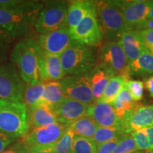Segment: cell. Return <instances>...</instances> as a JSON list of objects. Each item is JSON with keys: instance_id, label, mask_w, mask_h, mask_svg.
<instances>
[{"instance_id": "23", "label": "cell", "mask_w": 153, "mask_h": 153, "mask_svg": "<svg viewBox=\"0 0 153 153\" xmlns=\"http://www.w3.org/2000/svg\"><path fill=\"white\" fill-rule=\"evenodd\" d=\"M129 76H144L153 74V55L145 51L128 66Z\"/></svg>"}, {"instance_id": "7", "label": "cell", "mask_w": 153, "mask_h": 153, "mask_svg": "<svg viewBox=\"0 0 153 153\" xmlns=\"http://www.w3.org/2000/svg\"><path fill=\"white\" fill-rule=\"evenodd\" d=\"M100 65L106 69L113 76H129L128 63L121 45L118 41H107L99 50Z\"/></svg>"}, {"instance_id": "41", "label": "cell", "mask_w": 153, "mask_h": 153, "mask_svg": "<svg viewBox=\"0 0 153 153\" xmlns=\"http://www.w3.org/2000/svg\"><path fill=\"white\" fill-rule=\"evenodd\" d=\"M30 153H53L51 148H31L29 149Z\"/></svg>"}, {"instance_id": "5", "label": "cell", "mask_w": 153, "mask_h": 153, "mask_svg": "<svg viewBox=\"0 0 153 153\" xmlns=\"http://www.w3.org/2000/svg\"><path fill=\"white\" fill-rule=\"evenodd\" d=\"M66 75L81 74L89 72L97 65V59L90 47L72 40L60 55Z\"/></svg>"}, {"instance_id": "39", "label": "cell", "mask_w": 153, "mask_h": 153, "mask_svg": "<svg viewBox=\"0 0 153 153\" xmlns=\"http://www.w3.org/2000/svg\"><path fill=\"white\" fill-rule=\"evenodd\" d=\"M135 30L148 29L153 30V19H145L144 22H143L140 24L137 25L135 27Z\"/></svg>"}, {"instance_id": "18", "label": "cell", "mask_w": 153, "mask_h": 153, "mask_svg": "<svg viewBox=\"0 0 153 153\" xmlns=\"http://www.w3.org/2000/svg\"><path fill=\"white\" fill-rule=\"evenodd\" d=\"M118 42L125 53L128 66L147 50L139 32L135 30L124 32Z\"/></svg>"}, {"instance_id": "14", "label": "cell", "mask_w": 153, "mask_h": 153, "mask_svg": "<svg viewBox=\"0 0 153 153\" xmlns=\"http://www.w3.org/2000/svg\"><path fill=\"white\" fill-rule=\"evenodd\" d=\"M38 73L40 81L45 83L62 80L66 76V74L63 70L60 55L46 54L40 49Z\"/></svg>"}, {"instance_id": "33", "label": "cell", "mask_w": 153, "mask_h": 153, "mask_svg": "<svg viewBox=\"0 0 153 153\" xmlns=\"http://www.w3.org/2000/svg\"><path fill=\"white\" fill-rule=\"evenodd\" d=\"M138 151L136 144L131 133H126L120 137L113 153H132Z\"/></svg>"}, {"instance_id": "9", "label": "cell", "mask_w": 153, "mask_h": 153, "mask_svg": "<svg viewBox=\"0 0 153 153\" xmlns=\"http://www.w3.org/2000/svg\"><path fill=\"white\" fill-rule=\"evenodd\" d=\"M68 126L60 122L33 128L24 137L28 148H51L60 140Z\"/></svg>"}, {"instance_id": "22", "label": "cell", "mask_w": 153, "mask_h": 153, "mask_svg": "<svg viewBox=\"0 0 153 153\" xmlns=\"http://www.w3.org/2000/svg\"><path fill=\"white\" fill-rule=\"evenodd\" d=\"M60 82H49L45 84V89L41 104L53 109L66 98Z\"/></svg>"}, {"instance_id": "16", "label": "cell", "mask_w": 153, "mask_h": 153, "mask_svg": "<svg viewBox=\"0 0 153 153\" xmlns=\"http://www.w3.org/2000/svg\"><path fill=\"white\" fill-rule=\"evenodd\" d=\"M151 5L152 1H120V11L130 30L148 19Z\"/></svg>"}, {"instance_id": "45", "label": "cell", "mask_w": 153, "mask_h": 153, "mask_svg": "<svg viewBox=\"0 0 153 153\" xmlns=\"http://www.w3.org/2000/svg\"><path fill=\"white\" fill-rule=\"evenodd\" d=\"M148 153H153V151H149Z\"/></svg>"}, {"instance_id": "8", "label": "cell", "mask_w": 153, "mask_h": 153, "mask_svg": "<svg viewBox=\"0 0 153 153\" xmlns=\"http://www.w3.org/2000/svg\"><path fill=\"white\" fill-rule=\"evenodd\" d=\"M24 86L13 63H0V99L23 102Z\"/></svg>"}, {"instance_id": "25", "label": "cell", "mask_w": 153, "mask_h": 153, "mask_svg": "<svg viewBox=\"0 0 153 153\" xmlns=\"http://www.w3.org/2000/svg\"><path fill=\"white\" fill-rule=\"evenodd\" d=\"M75 136L92 139L99 126L91 117L85 116L68 126Z\"/></svg>"}, {"instance_id": "31", "label": "cell", "mask_w": 153, "mask_h": 153, "mask_svg": "<svg viewBox=\"0 0 153 153\" xmlns=\"http://www.w3.org/2000/svg\"><path fill=\"white\" fill-rule=\"evenodd\" d=\"M14 39L9 32L0 27V63L5 62L9 55H11Z\"/></svg>"}, {"instance_id": "2", "label": "cell", "mask_w": 153, "mask_h": 153, "mask_svg": "<svg viewBox=\"0 0 153 153\" xmlns=\"http://www.w3.org/2000/svg\"><path fill=\"white\" fill-rule=\"evenodd\" d=\"M40 48L37 41L24 38L14 45L11 51L10 60L16 67L22 81L27 85L40 82L38 73V57Z\"/></svg>"}, {"instance_id": "10", "label": "cell", "mask_w": 153, "mask_h": 153, "mask_svg": "<svg viewBox=\"0 0 153 153\" xmlns=\"http://www.w3.org/2000/svg\"><path fill=\"white\" fill-rule=\"evenodd\" d=\"M70 33L73 41L89 47L100 45L104 35L99 27L95 6L76 27L70 30Z\"/></svg>"}, {"instance_id": "20", "label": "cell", "mask_w": 153, "mask_h": 153, "mask_svg": "<svg viewBox=\"0 0 153 153\" xmlns=\"http://www.w3.org/2000/svg\"><path fill=\"white\" fill-rule=\"evenodd\" d=\"M94 6V1L86 0H76L69 4L67 16V24L69 29L76 27Z\"/></svg>"}, {"instance_id": "38", "label": "cell", "mask_w": 153, "mask_h": 153, "mask_svg": "<svg viewBox=\"0 0 153 153\" xmlns=\"http://www.w3.org/2000/svg\"><path fill=\"white\" fill-rule=\"evenodd\" d=\"M23 142H24V140L13 143L12 144L9 145L8 148L1 153H19L21 148L22 146Z\"/></svg>"}, {"instance_id": "6", "label": "cell", "mask_w": 153, "mask_h": 153, "mask_svg": "<svg viewBox=\"0 0 153 153\" xmlns=\"http://www.w3.org/2000/svg\"><path fill=\"white\" fill-rule=\"evenodd\" d=\"M68 9L64 1H45L34 26L36 31L41 35L68 26Z\"/></svg>"}, {"instance_id": "29", "label": "cell", "mask_w": 153, "mask_h": 153, "mask_svg": "<svg viewBox=\"0 0 153 153\" xmlns=\"http://www.w3.org/2000/svg\"><path fill=\"white\" fill-rule=\"evenodd\" d=\"M123 135L117 128H107L99 126L93 137V141L98 145L116 140Z\"/></svg>"}, {"instance_id": "13", "label": "cell", "mask_w": 153, "mask_h": 153, "mask_svg": "<svg viewBox=\"0 0 153 153\" xmlns=\"http://www.w3.org/2000/svg\"><path fill=\"white\" fill-rule=\"evenodd\" d=\"M153 126V105L137 106L119 121L117 128L122 134Z\"/></svg>"}, {"instance_id": "34", "label": "cell", "mask_w": 153, "mask_h": 153, "mask_svg": "<svg viewBox=\"0 0 153 153\" xmlns=\"http://www.w3.org/2000/svg\"><path fill=\"white\" fill-rule=\"evenodd\" d=\"M126 87L134 101H140L143 99L144 85L142 81L128 79L126 81Z\"/></svg>"}, {"instance_id": "19", "label": "cell", "mask_w": 153, "mask_h": 153, "mask_svg": "<svg viewBox=\"0 0 153 153\" xmlns=\"http://www.w3.org/2000/svg\"><path fill=\"white\" fill-rule=\"evenodd\" d=\"M88 74L90 79L94 102H97L104 94L106 86L113 75L100 64L96 65L88 72Z\"/></svg>"}, {"instance_id": "30", "label": "cell", "mask_w": 153, "mask_h": 153, "mask_svg": "<svg viewBox=\"0 0 153 153\" xmlns=\"http://www.w3.org/2000/svg\"><path fill=\"white\" fill-rule=\"evenodd\" d=\"M74 134L71 129H67L65 133L62 135L55 146L52 148L53 153H72L74 140Z\"/></svg>"}, {"instance_id": "43", "label": "cell", "mask_w": 153, "mask_h": 153, "mask_svg": "<svg viewBox=\"0 0 153 153\" xmlns=\"http://www.w3.org/2000/svg\"><path fill=\"white\" fill-rule=\"evenodd\" d=\"M148 19H153V1H152V5H151L150 11V13H149Z\"/></svg>"}, {"instance_id": "24", "label": "cell", "mask_w": 153, "mask_h": 153, "mask_svg": "<svg viewBox=\"0 0 153 153\" xmlns=\"http://www.w3.org/2000/svg\"><path fill=\"white\" fill-rule=\"evenodd\" d=\"M111 105L120 120L126 117L137 106L132 99L126 87L118 94Z\"/></svg>"}, {"instance_id": "44", "label": "cell", "mask_w": 153, "mask_h": 153, "mask_svg": "<svg viewBox=\"0 0 153 153\" xmlns=\"http://www.w3.org/2000/svg\"><path fill=\"white\" fill-rule=\"evenodd\" d=\"M132 153H146V152H145V151L138 150V151H137V152H132Z\"/></svg>"}, {"instance_id": "42", "label": "cell", "mask_w": 153, "mask_h": 153, "mask_svg": "<svg viewBox=\"0 0 153 153\" xmlns=\"http://www.w3.org/2000/svg\"><path fill=\"white\" fill-rule=\"evenodd\" d=\"M19 153H30L29 148H28V147L26 145V143H24V141L23 142L22 146V148H21V150H20V152H19Z\"/></svg>"}, {"instance_id": "36", "label": "cell", "mask_w": 153, "mask_h": 153, "mask_svg": "<svg viewBox=\"0 0 153 153\" xmlns=\"http://www.w3.org/2000/svg\"><path fill=\"white\" fill-rule=\"evenodd\" d=\"M120 138V137H119ZM119 138L97 146V153H113Z\"/></svg>"}, {"instance_id": "37", "label": "cell", "mask_w": 153, "mask_h": 153, "mask_svg": "<svg viewBox=\"0 0 153 153\" xmlns=\"http://www.w3.org/2000/svg\"><path fill=\"white\" fill-rule=\"evenodd\" d=\"M16 139L7 135L6 134L0 132V153L4 152L9 145L15 142Z\"/></svg>"}, {"instance_id": "15", "label": "cell", "mask_w": 153, "mask_h": 153, "mask_svg": "<svg viewBox=\"0 0 153 153\" xmlns=\"http://www.w3.org/2000/svg\"><path fill=\"white\" fill-rule=\"evenodd\" d=\"M89 105L75 99L66 97L62 102L53 108L57 122L69 126L76 120L87 115Z\"/></svg>"}, {"instance_id": "28", "label": "cell", "mask_w": 153, "mask_h": 153, "mask_svg": "<svg viewBox=\"0 0 153 153\" xmlns=\"http://www.w3.org/2000/svg\"><path fill=\"white\" fill-rule=\"evenodd\" d=\"M131 134L138 150L153 151V126L137 130Z\"/></svg>"}, {"instance_id": "21", "label": "cell", "mask_w": 153, "mask_h": 153, "mask_svg": "<svg viewBox=\"0 0 153 153\" xmlns=\"http://www.w3.org/2000/svg\"><path fill=\"white\" fill-rule=\"evenodd\" d=\"M57 122L53 109L45 106H38L28 109V123L30 127H43Z\"/></svg>"}, {"instance_id": "26", "label": "cell", "mask_w": 153, "mask_h": 153, "mask_svg": "<svg viewBox=\"0 0 153 153\" xmlns=\"http://www.w3.org/2000/svg\"><path fill=\"white\" fill-rule=\"evenodd\" d=\"M128 76L123 75L114 76L111 78L104 94L99 101L111 104L118 94L126 87V81L128 79Z\"/></svg>"}, {"instance_id": "11", "label": "cell", "mask_w": 153, "mask_h": 153, "mask_svg": "<svg viewBox=\"0 0 153 153\" xmlns=\"http://www.w3.org/2000/svg\"><path fill=\"white\" fill-rule=\"evenodd\" d=\"M66 97L90 105L94 103L90 79L88 72L65 76L60 81Z\"/></svg>"}, {"instance_id": "27", "label": "cell", "mask_w": 153, "mask_h": 153, "mask_svg": "<svg viewBox=\"0 0 153 153\" xmlns=\"http://www.w3.org/2000/svg\"><path fill=\"white\" fill-rule=\"evenodd\" d=\"M45 82L40 81L36 85H27L26 89H24L23 102L28 107V109H31L41 104L45 89Z\"/></svg>"}, {"instance_id": "1", "label": "cell", "mask_w": 153, "mask_h": 153, "mask_svg": "<svg viewBox=\"0 0 153 153\" xmlns=\"http://www.w3.org/2000/svg\"><path fill=\"white\" fill-rule=\"evenodd\" d=\"M43 4L37 1H22L19 4L0 8V27L14 38L22 37L35 26Z\"/></svg>"}, {"instance_id": "3", "label": "cell", "mask_w": 153, "mask_h": 153, "mask_svg": "<svg viewBox=\"0 0 153 153\" xmlns=\"http://www.w3.org/2000/svg\"><path fill=\"white\" fill-rule=\"evenodd\" d=\"M30 128L25 103L0 99V132L16 139L26 137Z\"/></svg>"}, {"instance_id": "17", "label": "cell", "mask_w": 153, "mask_h": 153, "mask_svg": "<svg viewBox=\"0 0 153 153\" xmlns=\"http://www.w3.org/2000/svg\"><path fill=\"white\" fill-rule=\"evenodd\" d=\"M86 116L91 117L99 126L102 127L117 128L120 121L112 105L102 101L89 105Z\"/></svg>"}, {"instance_id": "12", "label": "cell", "mask_w": 153, "mask_h": 153, "mask_svg": "<svg viewBox=\"0 0 153 153\" xmlns=\"http://www.w3.org/2000/svg\"><path fill=\"white\" fill-rule=\"evenodd\" d=\"M72 41L68 26L41 34L37 43L42 52L49 55H61Z\"/></svg>"}, {"instance_id": "4", "label": "cell", "mask_w": 153, "mask_h": 153, "mask_svg": "<svg viewBox=\"0 0 153 153\" xmlns=\"http://www.w3.org/2000/svg\"><path fill=\"white\" fill-rule=\"evenodd\" d=\"M94 4L99 27L108 41H118L124 32L131 30L120 11V1H97Z\"/></svg>"}, {"instance_id": "35", "label": "cell", "mask_w": 153, "mask_h": 153, "mask_svg": "<svg viewBox=\"0 0 153 153\" xmlns=\"http://www.w3.org/2000/svg\"><path fill=\"white\" fill-rule=\"evenodd\" d=\"M140 35L144 45L149 53L153 55V30L144 29L137 30Z\"/></svg>"}, {"instance_id": "40", "label": "cell", "mask_w": 153, "mask_h": 153, "mask_svg": "<svg viewBox=\"0 0 153 153\" xmlns=\"http://www.w3.org/2000/svg\"><path fill=\"white\" fill-rule=\"evenodd\" d=\"M145 87L148 89L151 97L153 98V75L150 76L145 81Z\"/></svg>"}, {"instance_id": "32", "label": "cell", "mask_w": 153, "mask_h": 153, "mask_svg": "<svg viewBox=\"0 0 153 153\" xmlns=\"http://www.w3.org/2000/svg\"><path fill=\"white\" fill-rule=\"evenodd\" d=\"M72 153H97V145L92 139L74 136Z\"/></svg>"}]
</instances>
